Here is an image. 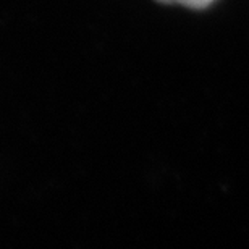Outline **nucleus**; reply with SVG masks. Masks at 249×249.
<instances>
[{"label":"nucleus","mask_w":249,"mask_h":249,"mask_svg":"<svg viewBox=\"0 0 249 249\" xmlns=\"http://www.w3.org/2000/svg\"><path fill=\"white\" fill-rule=\"evenodd\" d=\"M160 3H178L193 10H204L215 2V0H157Z\"/></svg>","instance_id":"nucleus-1"}]
</instances>
